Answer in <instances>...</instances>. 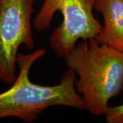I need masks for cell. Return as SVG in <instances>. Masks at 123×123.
<instances>
[{
  "mask_svg": "<svg viewBox=\"0 0 123 123\" xmlns=\"http://www.w3.org/2000/svg\"><path fill=\"white\" fill-rule=\"evenodd\" d=\"M89 1H90V3H91L93 6L94 5V3H95V1H96V0H89Z\"/></svg>",
  "mask_w": 123,
  "mask_h": 123,
  "instance_id": "52a82bcc",
  "label": "cell"
},
{
  "mask_svg": "<svg viewBox=\"0 0 123 123\" xmlns=\"http://www.w3.org/2000/svg\"><path fill=\"white\" fill-rule=\"evenodd\" d=\"M105 118L107 123H123V103L116 107H109Z\"/></svg>",
  "mask_w": 123,
  "mask_h": 123,
  "instance_id": "8992f818",
  "label": "cell"
},
{
  "mask_svg": "<svg viewBox=\"0 0 123 123\" xmlns=\"http://www.w3.org/2000/svg\"><path fill=\"white\" fill-rule=\"evenodd\" d=\"M93 8L89 0H44L32 26L38 31L47 30L51 27L54 14L60 12L62 22L53 31L49 43L57 57L64 58L78 40L96 38L99 34L102 25L94 17Z\"/></svg>",
  "mask_w": 123,
  "mask_h": 123,
  "instance_id": "3957f363",
  "label": "cell"
},
{
  "mask_svg": "<svg viewBox=\"0 0 123 123\" xmlns=\"http://www.w3.org/2000/svg\"><path fill=\"white\" fill-rule=\"evenodd\" d=\"M36 0H0V79L12 84L16 79L18 49L35 47L31 17Z\"/></svg>",
  "mask_w": 123,
  "mask_h": 123,
  "instance_id": "277c9868",
  "label": "cell"
},
{
  "mask_svg": "<svg viewBox=\"0 0 123 123\" xmlns=\"http://www.w3.org/2000/svg\"><path fill=\"white\" fill-rule=\"evenodd\" d=\"M46 51L45 49H39L27 54L18 53V75L8 90L0 93V119L14 117L30 123L53 106L85 110L82 98L75 88L76 73L73 69L65 71L60 83L55 86H42L31 81V68Z\"/></svg>",
  "mask_w": 123,
  "mask_h": 123,
  "instance_id": "6da1fadb",
  "label": "cell"
},
{
  "mask_svg": "<svg viewBox=\"0 0 123 123\" xmlns=\"http://www.w3.org/2000/svg\"><path fill=\"white\" fill-rule=\"evenodd\" d=\"M66 66L78 75L75 86L85 110L105 116L110 100L123 88V53L95 38L84 40L64 57Z\"/></svg>",
  "mask_w": 123,
  "mask_h": 123,
  "instance_id": "7a4b0ae2",
  "label": "cell"
},
{
  "mask_svg": "<svg viewBox=\"0 0 123 123\" xmlns=\"http://www.w3.org/2000/svg\"><path fill=\"white\" fill-rule=\"evenodd\" d=\"M94 8L104 21L95 39L123 53V0H96Z\"/></svg>",
  "mask_w": 123,
  "mask_h": 123,
  "instance_id": "5b68a950",
  "label": "cell"
}]
</instances>
